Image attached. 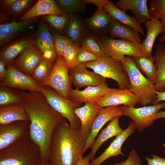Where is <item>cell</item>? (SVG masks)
Instances as JSON below:
<instances>
[{"label":"cell","instance_id":"e575fe53","mask_svg":"<svg viewBox=\"0 0 165 165\" xmlns=\"http://www.w3.org/2000/svg\"><path fill=\"white\" fill-rule=\"evenodd\" d=\"M63 12L69 14L85 13L86 4L82 0H57L56 1Z\"/></svg>","mask_w":165,"mask_h":165},{"label":"cell","instance_id":"bcb514c9","mask_svg":"<svg viewBox=\"0 0 165 165\" xmlns=\"http://www.w3.org/2000/svg\"><path fill=\"white\" fill-rule=\"evenodd\" d=\"M7 64L0 59V80L4 79L7 73Z\"/></svg>","mask_w":165,"mask_h":165},{"label":"cell","instance_id":"277c9868","mask_svg":"<svg viewBox=\"0 0 165 165\" xmlns=\"http://www.w3.org/2000/svg\"><path fill=\"white\" fill-rule=\"evenodd\" d=\"M121 61L128 77V89L138 97L140 105L153 104L156 98L154 83L140 71L132 57L125 56Z\"/></svg>","mask_w":165,"mask_h":165},{"label":"cell","instance_id":"b9f144b4","mask_svg":"<svg viewBox=\"0 0 165 165\" xmlns=\"http://www.w3.org/2000/svg\"><path fill=\"white\" fill-rule=\"evenodd\" d=\"M100 57L96 54L80 47L77 54V60L79 64H84L97 61Z\"/></svg>","mask_w":165,"mask_h":165},{"label":"cell","instance_id":"44dd1931","mask_svg":"<svg viewBox=\"0 0 165 165\" xmlns=\"http://www.w3.org/2000/svg\"><path fill=\"white\" fill-rule=\"evenodd\" d=\"M146 36L141 43V56L152 57V50L155 42L158 35L165 32V29L160 21L150 19L144 23Z\"/></svg>","mask_w":165,"mask_h":165},{"label":"cell","instance_id":"f5cc1de1","mask_svg":"<svg viewBox=\"0 0 165 165\" xmlns=\"http://www.w3.org/2000/svg\"><path fill=\"white\" fill-rule=\"evenodd\" d=\"M39 165H47V164L44 163L42 162Z\"/></svg>","mask_w":165,"mask_h":165},{"label":"cell","instance_id":"8992f818","mask_svg":"<svg viewBox=\"0 0 165 165\" xmlns=\"http://www.w3.org/2000/svg\"><path fill=\"white\" fill-rule=\"evenodd\" d=\"M40 92L50 107L67 120L71 127L76 129L80 128V121L74 111L80 107L82 103L65 98L49 87L41 86Z\"/></svg>","mask_w":165,"mask_h":165},{"label":"cell","instance_id":"836d02e7","mask_svg":"<svg viewBox=\"0 0 165 165\" xmlns=\"http://www.w3.org/2000/svg\"><path fill=\"white\" fill-rule=\"evenodd\" d=\"M20 91L8 87L0 86V107L22 103Z\"/></svg>","mask_w":165,"mask_h":165},{"label":"cell","instance_id":"7dc6e473","mask_svg":"<svg viewBox=\"0 0 165 165\" xmlns=\"http://www.w3.org/2000/svg\"><path fill=\"white\" fill-rule=\"evenodd\" d=\"M156 98L153 104L158 103L162 101H165V91L160 92L155 91Z\"/></svg>","mask_w":165,"mask_h":165},{"label":"cell","instance_id":"52a82bcc","mask_svg":"<svg viewBox=\"0 0 165 165\" xmlns=\"http://www.w3.org/2000/svg\"><path fill=\"white\" fill-rule=\"evenodd\" d=\"M98 42L104 54L121 61L125 56L135 57L141 55V43L106 36L101 38Z\"/></svg>","mask_w":165,"mask_h":165},{"label":"cell","instance_id":"ba28073f","mask_svg":"<svg viewBox=\"0 0 165 165\" xmlns=\"http://www.w3.org/2000/svg\"><path fill=\"white\" fill-rule=\"evenodd\" d=\"M68 69L62 56H57L53 69L41 85L50 87L62 97L69 99L72 82Z\"/></svg>","mask_w":165,"mask_h":165},{"label":"cell","instance_id":"7a4b0ae2","mask_svg":"<svg viewBox=\"0 0 165 165\" xmlns=\"http://www.w3.org/2000/svg\"><path fill=\"white\" fill-rule=\"evenodd\" d=\"M79 128L71 127L65 119L57 125L50 141L48 163L76 165L83 157L85 142L80 137Z\"/></svg>","mask_w":165,"mask_h":165},{"label":"cell","instance_id":"f546056e","mask_svg":"<svg viewBox=\"0 0 165 165\" xmlns=\"http://www.w3.org/2000/svg\"><path fill=\"white\" fill-rule=\"evenodd\" d=\"M133 58L136 66L140 71L155 83L157 71L153 57H145L141 55Z\"/></svg>","mask_w":165,"mask_h":165},{"label":"cell","instance_id":"9f6ffc18","mask_svg":"<svg viewBox=\"0 0 165 165\" xmlns=\"http://www.w3.org/2000/svg\"><path fill=\"white\" fill-rule=\"evenodd\" d=\"M47 165H50L48 163L47 164Z\"/></svg>","mask_w":165,"mask_h":165},{"label":"cell","instance_id":"f1b7e54d","mask_svg":"<svg viewBox=\"0 0 165 165\" xmlns=\"http://www.w3.org/2000/svg\"><path fill=\"white\" fill-rule=\"evenodd\" d=\"M164 43L158 42L153 57L156 71V78L154 83L156 91H165V50Z\"/></svg>","mask_w":165,"mask_h":165},{"label":"cell","instance_id":"9c48e42d","mask_svg":"<svg viewBox=\"0 0 165 165\" xmlns=\"http://www.w3.org/2000/svg\"><path fill=\"white\" fill-rule=\"evenodd\" d=\"M121 107L122 115L130 118L139 132H142L145 129L153 124L156 119L157 113L165 108V101L138 108L125 106Z\"/></svg>","mask_w":165,"mask_h":165},{"label":"cell","instance_id":"11a10c76","mask_svg":"<svg viewBox=\"0 0 165 165\" xmlns=\"http://www.w3.org/2000/svg\"><path fill=\"white\" fill-rule=\"evenodd\" d=\"M163 45H164V49L165 50V43H164Z\"/></svg>","mask_w":165,"mask_h":165},{"label":"cell","instance_id":"f907efd6","mask_svg":"<svg viewBox=\"0 0 165 165\" xmlns=\"http://www.w3.org/2000/svg\"><path fill=\"white\" fill-rule=\"evenodd\" d=\"M156 119L160 118L165 119V111H158L156 114Z\"/></svg>","mask_w":165,"mask_h":165},{"label":"cell","instance_id":"cb8c5ba5","mask_svg":"<svg viewBox=\"0 0 165 165\" xmlns=\"http://www.w3.org/2000/svg\"><path fill=\"white\" fill-rule=\"evenodd\" d=\"M121 116L113 118L108 125L103 129L94 141L91 147V150L89 155L90 161L94 159L96 152L102 145L109 139L116 137L124 131L119 125V119Z\"/></svg>","mask_w":165,"mask_h":165},{"label":"cell","instance_id":"e0dca14e","mask_svg":"<svg viewBox=\"0 0 165 165\" xmlns=\"http://www.w3.org/2000/svg\"><path fill=\"white\" fill-rule=\"evenodd\" d=\"M112 89L109 88L105 82L96 86H87L82 90L72 88L69 99L82 103H97Z\"/></svg>","mask_w":165,"mask_h":165},{"label":"cell","instance_id":"ac0fdd59","mask_svg":"<svg viewBox=\"0 0 165 165\" xmlns=\"http://www.w3.org/2000/svg\"><path fill=\"white\" fill-rule=\"evenodd\" d=\"M137 128L134 122H130L127 128L116 137L109 146L98 157L90 162V165H101L108 159L119 155L125 156L122 151V147L125 141L134 133Z\"/></svg>","mask_w":165,"mask_h":165},{"label":"cell","instance_id":"603a6c76","mask_svg":"<svg viewBox=\"0 0 165 165\" xmlns=\"http://www.w3.org/2000/svg\"><path fill=\"white\" fill-rule=\"evenodd\" d=\"M32 19L11 21L0 24V46H2L26 31L30 26Z\"/></svg>","mask_w":165,"mask_h":165},{"label":"cell","instance_id":"ffe728a7","mask_svg":"<svg viewBox=\"0 0 165 165\" xmlns=\"http://www.w3.org/2000/svg\"><path fill=\"white\" fill-rule=\"evenodd\" d=\"M64 13L53 0H39L19 18V21L34 18L39 16L54 15H61Z\"/></svg>","mask_w":165,"mask_h":165},{"label":"cell","instance_id":"4fadbf2b","mask_svg":"<svg viewBox=\"0 0 165 165\" xmlns=\"http://www.w3.org/2000/svg\"><path fill=\"white\" fill-rule=\"evenodd\" d=\"M33 42L42 53L43 57L54 64L57 56L53 43V35L44 21L39 23L34 38Z\"/></svg>","mask_w":165,"mask_h":165},{"label":"cell","instance_id":"9a60e30c","mask_svg":"<svg viewBox=\"0 0 165 165\" xmlns=\"http://www.w3.org/2000/svg\"><path fill=\"white\" fill-rule=\"evenodd\" d=\"M87 68L84 64H80L69 70L71 82L75 89L95 86L106 82L105 78Z\"/></svg>","mask_w":165,"mask_h":165},{"label":"cell","instance_id":"f35d334b","mask_svg":"<svg viewBox=\"0 0 165 165\" xmlns=\"http://www.w3.org/2000/svg\"><path fill=\"white\" fill-rule=\"evenodd\" d=\"M34 2L31 0H17L6 10V12L11 16L18 15L28 9Z\"/></svg>","mask_w":165,"mask_h":165},{"label":"cell","instance_id":"7402d4cb","mask_svg":"<svg viewBox=\"0 0 165 165\" xmlns=\"http://www.w3.org/2000/svg\"><path fill=\"white\" fill-rule=\"evenodd\" d=\"M147 0H119L115 4L119 9L126 12L131 11L141 24L151 19L149 14Z\"/></svg>","mask_w":165,"mask_h":165},{"label":"cell","instance_id":"f6af8a7d","mask_svg":"<svg viewBox=\"0 0 165 165\" xmlns=\"http://www.w3.org/2000/svg\"><path fill=\"white\" fill-rule=\"evenodd\" d=\"M85 4H91L96 6L97 8H104L108 2V0H82Z\"/></svg>","mask_w":165,"mask_h":165},{"label":"cell","instance_id":"2e32d148","mask_svg":"<svg viewBox=\"0 0 165 165\" xmlns=\"http://www.w3.org/2000/svg\"><path fill=\"white\" fill-rule=\"evenodd\" d=\"M101 108L97 103H86L75 110L74 113L80 122L79 135L84 141L85 142L88 137L94 122Z\"/></svg>","mask_w":165,"mask_h":165},{"label":"cell","instance_id":"ab89813d","mask_svg":"<svg viewBox=\"0 0 165 165\" xmlns=\"http://www.w3.org/2000/svg\"><path fill=\"white\" fill-rule=\"evenodd\" d=\"M55 50L57 56H62L64 51L72 41L67 37L52 32Z\"/></svg>","mask_w":165,"mask_h":165},{"label":"cell","instance_id":"74e56055","mask_svg":"<svg viewBox=\"0 0 165 165\" xmlns=\"http://www.w3.org/2000/svg\"><path fill=\"white\" fill-rule=\"evenodd\" d=\"M80 47L78 44L72 41L64 51L62 56L69 70L80 64L77 60V54Z\"/></svg>","mask_w":165,"mask_h":165},{"label":"cell","instance_id":"484cf974","mask_svg":"<svg viewBox=\"0 0 165 165\" xmlns=\"http://www.w3.org/2000/svg\"><path fill=\"white\" fill-rule=\"evenodd\" d=\"M18 121H29L22 103L0 107V125Z\"/></svg>","mask_w":165,"mask_h":165},{"label":"cell","instance_id":"d4e9b609","mask_svg":"<svg viewBox=\"0 0 165 165\" xmlns=\"http://www.w3.org/2000/svg\"><path fill=\"white\" fill-rule=\"evenodd\" d=\"M107 32L113 38H118L136 44H141V42L138 32L112 18Z\"/></svg>","mask_w":165,"mask_h":165},{"label":"cell","instance_id":"30bf717a","mask_svg":"<svg viewBox=\"0 0 165 165\" xmlns=\"http://www.w3.org/2000/svg\"><path fill=\"white\" fill-rule=\"evenodd\" d=\"M6 76L0 80V86L8 87L20 91H39L41 86L30 75L24 73L12 63L7 64Z\"/></svg>","mask_w":165,"mask_h":165},{"label":"cell","instance_id":"db71d44e","mask_svg":"<svg viewBox=\"0 0 165 165\" xmlns=\"http://www.w3.org/2000/svg\"><path fill=\"white\" fill-rule=\"evenodd\" d=\"M163 147H164L165 149V144H163Z\"/></svg>","mask_w":165,"mask_h":165},{"label":"cell","instance_id":"4316f807","mask_svg":"<svg viewBox=\"0 0 165 165\" xmlns=\"http://www.w3.org/2000/svg\"><path fill=\"white\" fill-rule=\"evenodd\" d=\"M104 9L112 18L131 27L145 37L141 24L134 16L127 14L125 12L118 8L110 1H108Z\"/></svg>","mask_w":165,"mask_h":165},{"label":"cell","instance_id":"8d00e7d4","mask_svg":"<svg viewBox=\"0 0 165 165\" xmlns=\"http://www.w3.org/2000/svg\"><path fill=\"white\" fill-rule=\"evenodd\" d=\"M149 14L151 19L159 20L165 29V0H148Z\"/></svg>","mask_w":165,"mask_h":165},{"label":"cell","instance_id":"d6986e66","mask_svg":"<svg viewBox=\"0 0 165 165\" xmlns=\"http://www.w3.org/2000/svg\"><path fill=\"white\" fill-rule=\"evenodd\" d=\"M139 103L138 97L129 89L115 88L97 102L101 107L120 105L134 107Z\"/></svg>","mask_w":165,"mask_h":165},{"label":"cell","instance_id":"5b68a950","mask_svg":"<svg viewBox=\"0 0 165 165\" xmlns=\"http://www.w3.org/2000/svg\"><path fill=\"white\" fill-rule=\"evenodd\" d=\"M84 64L87 68L92 69L104 78L116 81L119 89H129L128 77L121 61L104 54L97 61Z\"/></svg>","mask_w":165,"mask_h":165},{"label":"cell","instance_id":"4dcf8cb0","mask_svg":"<svg viewBox=\"0 0 165 165\" xmlns=\"http://www.w3.org/2000/svg\"><path fill=\"white\" fill-rule=\"evenodd\" d=\"M112 17L103 8H97L94 14L88 20L89 26L92 29L98 31H107Z\"/></svg>","mask_w":165,"mask_h":165},{"label":"cell","instance_id":"3957f363","mask_svg":"<svg viewBox=\"0 0 165 165\" xmlns=\"http://www.w3.org/2000/svg\"><path fill=\"white\" fill-rule=\"evenodd\" d=\"M42 162L40 148L30 137L0 151V165H39Z\"/></svg>","mask_w":165,"mask_h":165},{"label":"cell","instance_id":"816d5d0a","mask_svg":"<svg viewBox=\"0 0 165 165\" xmlns=\"http://www.w3.org/2000/svg\"><path fill=\"white\" fill-rule=\"evenodd\" d=\"M159 42L165 43V32L160 38Z\"/></svg>","mask_w":165,"mask_h":165},{"label":"cell","instance_id":"1f68e13d","mask_svg":"<svg viewBox=\"0 0 165 165\" xmlns=\"http://www.w3.org/2000/svg\"><path fill=\"white\" fill-rule=\"evenodd\" d=\"M69 21L65 30L68 37L72 42L79 44L82 40L84 30L82 24L76 14L69 15Z\"/></svg>","mask_w":165,"mask_h":165},{"label":"cell","instance_id":"6da1fadb","mask_svg":"<svg viewBox=\"0 0 165 165\" xmlns=\"http://www.w3.org/2000/svg\"><path fill=\"white\" fill-rule=\"evenodd\" d=\"M20 93L29 119L30 138L39 147L42 162L47 164L53 133L65 118L50 107L40 92L20 91Z\"/></svg>","mask_w":165,"mask_h":165},{"label":"cell","instance_id":"83f0119b","mask_svg":"<svg viewBox=\"0 0 165 165\" xmlns=\"http://www.w3.org/2000/svg\"><path fill=\"white\" fill-rule=\"evenodd\" d=\"M33 44V38L25 37L8 44L0 51V59L7 64L12 63L25 49Z\"/></svg>","mask_w":165,"mask_h":165},{"label":"cell","instance_id":"5bb4252c","mask_svg":"<svg viewBox=\"0 0 165 165\" xmlns=\"http://www.w3.org/2000/svg\"><path fill=\"white\" fill-rule=\"evenodd\" d=\"M43 58L42 53L33 44L23 51L12 63L22 72L31 76Z\"/></svg>","mask_w":165,"mask_h":165},{"label":"cell","instance_id":"d590c367","mask_svg":"<svg viewBox=\"0 0 165 165\" xmlns=\"http://www.w3.org/2000/svg\"><path fill=\"white\" fill-rule=\"evenodd\" d=\"M69 18V15L65 13L61 15H51L43 16L44 22L59 33L65 31L68 24Z\"/></svg>","mask_w":165,"mask_h":165},{"label":"cell","instance_id":"8fae6325","mask_svg":"<svg viewBox=\"0 0 165 165\" xmlns=\"http://www.w3.org/2000/svg\"><path fill=\"white\" fill-rule=\"evenodd\" d=\"M30 121H18L0 125V151L30 137Z\"/></svg>","mask_w":165,"mask_h":165},{"label":"cell","instance_id":"7c38bea8","mask_svg":"<svg viewBox=\"0 0 165 165\" xmlns=\"http://www.w3.org/2000/svg\"><path fill=\"white\" fill-rule=\"evenodd\" d=\"M122 116L121 106H109L101 107L92 125L90 133L86 141L83 150V154L93 143L102 128L114 117Z\"/></svg>","mask_w":165,"mask_h":165},{"label":"cell","instance_id":"7bdbcfd3","mask_svg":"<svg viewBox=\"0 0 165 165\" xmlns=\"http://www.w3.org/2000/svg\"><path fill=\"white\" fill-rule=\"evenodd\" d=\"M114 165H141V159L137 152L132 149L129 152L128 158L121 163H115Z\"/></svg>","mask_w":165,"mask_h":165},{"label":"cell","instance_id":"d6a6232c","mask_svg":"<svg viewBox=\"0 0 165 165\" xmlns=\"http://www.w3.org/2000/svg\"><path fill=\"white\" fill-rule=\"evenodd\" d=\"M54 64L43 57L34 70L31 77L40 86L49 76Z\"/></svg>","mask_w":165,"mask_h":165},{"label":"cell","instance_id":"c3c4849f","mask_svg":"<svg viewBox=\"0 0 165 165\" xmlns=\"http://www.w3.org/2000/svg\"><path fill=\"white\" fill-rule=\"evenodd\" d=\"M90 156L88 155L79 160L76 165H90Z\"/></svg>","mask_w":165,"mask_h":165},{"label":"cell","instance_id":"681fc988","mask_svg":"<svg viewBox=\"0 0 165 165\" xmlns=\"http://www.w3.org/2000/svg\"><path fill=\"white\" fill-rule=\"evenodd\" d=\"M17 0H4L1 1L2 8L5 10L10 7Z\"/></svg>","mask_w":165,"mask_h":165},{"label":"cell","instance_id":"60d3db41","mask_svg":"<svg viewBox=\"0 0 165 165\" xmlns=\"http://www.w3.org/2000/svg\"><path fill=\"white\" fill-rule=\"evenodd\" d=\"M81 47L96 54L100 57L104 54L98 42L92 36H88L83 38Z\"/></svg>","mask_w":165,"mask_h":165},{"label":"cell","instance_id":"ee69618b","mask_svg":"<svg viewBox=\"0 0 165 165\" xmlns=\"http://www.w3.org/2000/svg\"><path fill=\"white\" fill-rule=\"evenodd\" d=\"M151 156L152 158L148 157L145 158L148 165H165V158L153 154H152Z\"/></svg>","mask_w":165,"mask_h":165}]
</instances>
